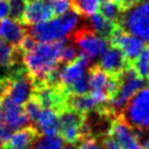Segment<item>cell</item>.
Masks as SVG:
<instances>
[{
    "label": "cell",
    "mask_w": 149,
    "mask_h": 149,
    "mask_svg": "<svg viewBox=\"0 0 149 149\" xmlns=\"http://www.w3.org/2000/svg\"><path fill=\"white\" fill-rule=\"evenodd\" d=\"M9 86L6 97L13 104L22 106L27 100L33 97L35 91V83L27 72H20L17 74L8 76Z\"/></svg>",
    "instance_id": "ba28073f"
},
{
    "label": "cell",
    "mask_w": 149,
    "mask_h": 149,
    "mask_svg": "<svg viewBox=\"0 0 149 149\" xmlns=\"http://www.w3.org/2000/svg\"><path fill=\"white\" fill-rule=\"evenodd\" d=\"M88 73V83H89V89H91V96H94L96 99L101 104L108 102V95L106 93L109 75L100 69L99 65H95L91 68Z\"/></svg>",
    "instance_id": "5bb4252c"
},
{
    "label": "cell",
    "mask_w": 149,
    "mask_h": 149,
    "mask_svg": "<svg viewBox=\"0 0 149 149\" xmlns=\"http://www.w3.org/2000/svg\"><path fill=\"white\" fill-rule=\"evenodd\" d=\"M10 7L8 0H0V20L6 19L9 15Z\"/></svg>",
    "instance_id": "1f68e13d"
},
{
    "label": "cell",
    "mask_w": 149,
    "mask_h": 149,
    "mask_svg": "<svg viewBox=\"0 0 149 149\" xmlns=\"http://www.w3.org/2000/svg\"><path fill=\"white\" fill-rule=\"evenodd\" d=\"M85 116L71 108H66L59 113V135L63 141L72 145L79 143L82 137Z\"/></svg>",
    "instance_id": "8992f818"
},
{
    "label": "cell",
    "mask_w": 149,
    "mask_h": 149,
    "mask_svg": "<svg viewBox=\"0 0 149 149\" xmlns=\"http://www.w3.org/2000/svg\"><path fill=\"white\" fill-rule=\"evenodd\" d=\"M73 39L79 49L81 50V54H85L91 60L100 57L109 47V42L106 38L99 36L93 29H89L76 31Z\"/></svg>",
    "instance_id": "52a82bcc"
},
{
    "label": "cell",
    "mask_w": 149,
    "mask_h": 149,
    "mask_svg": "<svg viewBox=\"0 0 149 149\" xmlns=\"http://www.w3.org/2000/svg\"><path fill=\"white\" fill-rule=\"evenodd\" d=\"M91 63V59L85 54H79V56L73 62L68 64H61L60 68V87L66 91V88L74 81L86 73L87 66ZM68 94V93H66Z\"/></svg>",
    "instance_id": "4fadbf2b"
},
{
    "label": "cell",
    "mask_w": 149,
    "mask_h": 149,
    "mask_svg": "<svg viewBox=\"0 0 149 149\" xmlns=\"http://www.w3.org/2000/svg\"><path fill=\"white\" fill-rule=\"evenodd\" d=\"M52 17L54 12L48 0H29L25 4L21 22L25 25H34L49 21Z\"/></svg>",
    "instance_id": "7c38bea8"
},
{
    "label": "cell",
    "mask_w": 149,
    "mask_h": 149,
    "mask_svg": "<svg viewBox=\"0 0 149 149\" xmlns=\"http://www.w3.org/2000/svg\"><path fill=\"white\" fill-rule=\"evenodd\" d=\"M91 25L95 33L108 39L118 24L106 19L100 13H94L93 15H91Z\"/></svg>",
    "instance_id": "d6986e66"
},
{
    "label": "cell",
    "mask_w": 149,
    "mask_h": 149,
    "mask_svg": "<svg viewBox=\"0 0 149 149\" xmlns=\"http://www.w3.org/2000/svg\"><path fill=\"white\" fill-rule=\"evenodd\" d=\"M118 24L126 33L136 36L149 45V0H141L124 11Z\"/></svg>",
    "instance_id": "5b68a950"
},
{
    "label": "cell",
    "mask_w": 149,
    "mask_h": 149,
    "mask_svg": "<svg viewBox=\"0 0 149 149\" xmlns=\"http://www.w3.org/2000/svg\"><path fill=\"white\" fill-rule=\"evenodd\" d=\"M141 1V0H116V2L118 3L122 13L126 11V10H128V9H131L132 7H134L135 4H137Z\"/></svg>",
    "instance_id": "4dcf8cb0"
},
{
    "label": "cell",
    "mask_w": 149,
    "mask_h": 149,
    "mask_svg": "<svg viewBox=\"0 0 149 149\" xmlns=\"http://www.w3.org/2000/svg\"><path fill=\"white\" fill-rule=\"evenodd\" d=\"M72 8L77 14L84 17H91L99 8V4L102 0H71Z\"/></svg>",
    "instance_id": "ffe728a7"
},
{
    "label": "cell",
    "mask_w": 149,
    "mask_h": 149,
    "mask_svg": "<svg viewBox=\"0 0 149 149\" xmlns=\"http://www.w3.org/2000/svg\"><path fill=\"white\" fill-rule=\"evenodd\" d=\"M37 45L36 39L32 36V35H25L24 37L22 38V40L19 44V49L24 52H29L32 49H34V47Z\"/></svg>",
    "instance_id": "f546056e"
},
{
    "label": "cell",
    "mask_w": 149,
    "mask_h": 149,
    "mask_svg": "<svg viewBox=\"0 0 149 149\" xmlns=\"http://www.w3.org/2000/svg\"><path fill=\"white\" fill-rule=\"evenodd\" d=\"M79 149H104L102 144H100L98 139L94 136L82 137L79 141Z\"/></svg>",
    "instance_id": "4316f807"
},
{
    "label": "cell",
    "mask_w": 149,
    "mask_h": 149,
    "mask_svg": "<svg viewBox=\"0 0 149 149\" xmlns=\"http://www.w3.org/2000/svg\"><path fill=\"white\" fill-rule=\"evenodd\" d=\"M0 121L9 125L13 131L26 127L31 122L22 106L13 104L6 96L0 100Z\"/></svg>",
    "instance_id": "30bf717a"
},
{
    "label": "cell",
    "mask_w": 149,
    "mask_h": 149,
    "mask_svg": "<svg viewBox=\"0 0 149 149\" xmlns=\"http://www.w3.org/2000/svg\"><path fill=\"white\" fill-rule=\"evenodd\" d=\"M79 57L77 51L72 45L64 46L62 51V56H61V63L62 64H68V63L73 62L75 59Z\"/></svg>",
    "instance_id": "83f0119b"
},
{
    "label": "cell",
    "mask_w": 149,
    "mask_h": 149,
    "mask_svg": "<svg viewBox=\"0 0 149 149\" xmlns=\"http://www.w3.org/2000/svg\"><path fill=\"white\" fill-rule=\"evenodd\" d=\"M24 26L21 22L12 19L0 20V38L13 46H19L22 38L26 35Z\"/></svg>",
    "instance_id": "2e32d148"
},
{
    "label": "cell",
    "mask_w": 149,
    "mask_h": 149,
    "mask_svg": "<svg viewBox=\"0 0 149 149\" xmlns=\"http://www.w3.org/2000/svg\"></svg>",
    "instance_id": "d590c367"
},
{
    "label": "cell",
    "mask_w": 149,
    "mask_h": 149,
    "mask_svg": "<svg viewBox=\"0 0 149 149\" xmlns=\"http://www.w3.org/2000/svg\"><path fill=\"white\" fill-rule=\"evenodd\" d=\"M62 149H79V147L76 145H72V144H69V145H66L65 147H63Z\"/></svg>",
    "instance_id": "e575fe53"
},
{
    "label": "cell",
    "mask_w": 149,
    "mask_h": 149,
    "mask_svg": "<svg viewBox=\"0 0 149 149\" xmlns=\"http://www.w3.org/2000/svg\"><path fill=\"white\" fill-rule=\"evenodd\" d=\"M100 57V69L109 76L118 77L128 65H131L121 49L114 46L110 45V47H108Z\"/></svg>",
    "instance_id": "8fae6325"
},
{
    "label": "cell",
    "mask_w": 149,
    "mask_h": 149,
    "mask_svg": "<svg viewBox=\"0 0 149 149\" xmlns=\"http://www.w3.org/2000/svg\"><path fill=\"white\" fill-rule=\"evenodd\" d=\"M135 133L149 132V87H144L128 100L120 113Z\"/></svg>",
    "instance_id": "277c9868"
},
{
    "label": "cell",
    "mask_w": 149,
    "mask_h": 149,
    "mask_svg": "<svg viewBox=\"0 0 149 149\" xmlns=\"http://www.w3.org/2000/svg\"><path fill=\"white\" fill-rule=\"evenodd\" d=\"M24 104L25 106L23 108V110H24V113L29 119V121H36L37 116H39V113L42 109L39 101L33 95V97H31Z\"/></svg>",
    "instance_id": "d4e9b609"
},
{
    "label": "cell",
    "mask_w": 149,
    "mask_h": 149,
    "mask_svg": "<svg viewBox=\"0 0 149 149\" xmlns=\"http://www.w3.org/2000/svg\"><path fill=\"white\" fill-rule=\"evenodd\" d=\"M8 86H9V79L7 77L0 79V100L2 99L4 96H6V94H7Z\"/></svg>",
    "instance_id": "d6a6232c"
},
{
    "label": "cell",
    "mask_w": 149,
    "mask_h": 149,
    "mask_svg": "<svg viewBox=\"0 0 149 149\" xmlns=\"http://www.w3.org/2000/svg\"><path fill=\"white\" fill-rule=\"evenodd\" d=\"M98 9L100 10V14L102 17L118 24V22L121 17V14H122V11L120 10L116 0H102L100 2Z\"/></svg>",
    "instance_id": "44dd1931"
},
{
    "label": "cell",
    "mask_w": 149,
    "mask_h": 149,
    "mask_svg": "<svg viewBox=\"0 0 149 149\" xmlns=\"http://www.w3.org/2000/svg\"><path fill=\"white\" fill-rule=\"evenodd\" d=\"M64 40L40 42L23 56V63L35 86L44 84L50 73L61 64Z\"/></svg>",
    "instance_id": "6da1fadb"
},
{
    "label": "cell",
    "mask_w": 149,
    "mask_h": 149,
    "mask_svg": "<svg viewBox=\"0 0 149 149\" xmlns=\"http://www.w3.org/2000/svg\"><path fill=\"white\" fill-rule=\"evenodd\" d=\"M144 149H149V135L145 138V141H144V146H143Z\"/></svg>",
    "instance_id": "836d02e7"
},
{
    "label": "cell",
    "mask_w": 149,
    "mask_h": 149,
    "mask_svg": "<svg viewBox=\"0 0 149 149\" xmlns=\"http://www.w3.org/2000/svg\"><path fill=\"white\" fill-rule=\"evenodd\" d=\"M89 91V83H88V73H85L81 77L74 81L70 86L66 88L68 95H86Z\"/></svg>",
    "instance_id": "cb8c5ba5"
},
{
    "label": "cell",
    "mask_w": 149,
    "mask_h": 149,
    "mask_svg": "<svg viewBox=\"0 0 149 149\" xmlns=\"http://www.w3.org/2000/svg\"><path fill=\"white\" fill-rule=\"evenodd\" d=\"M132 66L141 77L145 79H149V45L145 47L141 54L135 59Z\"/></svg>",
    "instance_id": "603a6c76"
},
{
    "label": "cell",
    "mask_w": 149,
    "mask_h": 149,
    "mask_svg": "<svg viewBox=\"0 0 149 149\" xmlns=\"http://www.w3.org/2000/svg\"><path fill=\"white\" fill-rule=\"evenodd\" d=\"M118 77L120 82L119 89L108 100L107 107L108 110L111 112V114H114V118L120 116L121 111L125 108L128 100L141 91V88H144L147 83V79H143L137 74L132 64L128 65L123 71V73Z\"/></svg>",
    "instance_id": "3957f363"
},
{
    "label": "cell",
    "mask_w": 149,
    "mask_h": 149,
    "mask_svg": "<svg viewBox=\"0 0 149 149\" xmlns=\"http://www.w3.org/2000/svg\"><path fill=\"white\" fill-rule=\"evenodd\" d=\"M39 135L37 128L33 125H29L13 133L2 149H33L34 143Z\"/></svg>",
    "instance_id": "9a60e30c"
},
{
    "label": "cell",
    "mask_w": 149,
    "mask_h": 149,
    "mask_svg": "<svg viewBox=\"0 0 149 149\" xmlns=\"http://www.w3.org/2000/svg\"><path fill=\"white\" fill-rule=\"evenodd\" d=\"M77 23L79 14L73 10L62 14L60 17L32 25L29 35L39 42L64 40V38L76 27Z\"/></svg>",
    "instance_id": "7a4b0ae2"
},
{
    "label": "cell",
    "mask_w": 149,
    "mask_h": 149,
    "mask_svg": "<svg viewBox=\"0 0 149 149\" xmlns=\"http://www.w3.org/2000/svg\"><path fill=\"white\" fill-rule=\"evenodd\" d=\"M37 131L44 135H58L59 134V114L52 109L44 108L36 119Z\"/></svg>",
    "instance_id": "e0dca14e"
},
{
    "label": "cell",
    "mask_w": 149,
    "mask_h": 149,
    "mask_svg": "<svg viewBox=\"0 0 149 149\" xmlns=\"http://www.w3.org/2000/svg\"><path fill=\"white\" fill-rule=\"evenodd\" d=\"M108 136L120 145L121 149H144L138 141L132 127L125 122L122 116H116L111 123Z\"/></svg>",
    "instance_id": "9c48e42d"
},
{
    "label": "cell",
    "mask_w": 149,
    "mask_h": 149,
    "mask_svg": "<svg viewBox=\"0 0 149 149\" xmlns=\"http://www.w3.org/2000/svg\"><path fill=\"white\" fill-rule=\"evenodd\" d=\"M8 2L9 7H10V12H9L10 19L21 22L25 4H26V0H8Z\"/></svg>",
    "instance_id": "484cf974"
},
{
    "label": "cell",
    "mask_w": 149,
    "mask_h": 149,
    "mask_svg": "<svg viewBox=\"0 0 149 149\" xmlns=\"http://www.w3.org/2000/svg\"><path fill=\"white\" fill-rule=\"evenodd\" d=\"M14 131L9 125H7L2 121H0V149H2V147L7 144V141L10 139Z\"/></svg>",
    "instance_id": "f1b7e54d"
},
{
    "label": "cell",
    "mask_w": 149,
    "mask_h": 149,
    "mask_svg": "<svg viewBox=\"0 0 149 149\" xmlns=\"http://www.w3.org/2000/svg\"><path fill=\"white\" fill-rule=\"evenodd\" d=\"M21 50L19 47L13 46L0 38V66L10 68L13 64L20 63L19 61V52Z\"/></svg>",
    "instance_id": "ac0fdd59"
},
{
    "label": "cell",
    "mask_w": 149,
    "mask_h": 149,
    "mask_svg": "<svg viewBox=\"0 0 149 149\" xmlns=\"http://www.w3.org/2000/svg\"><path fill=\"white\" fill-rule=\"evenodd\" d=\"M63 139L60 135H44L37 137L33 145V149H62Z\"/></svg>",
    "instance_id": "7402d4cb"
}]
</instances>
